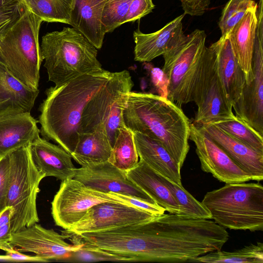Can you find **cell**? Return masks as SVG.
<instances>
[{"label":"cell","mask_w":263,"mask_h":263,"mask_svg":"<svg viewBox=\"0 0 263 263\" xmlns=\"http://www.w3.org/2000/svg\"><path fill=\"white\" fill-rule=\"evenodd\" d=\"M112 73L101 68L47 89L46 98L39 108L40 133L42 137L56 142L71 155L78 143L85 106Z\"/></svg>","instance_id":"cell-1"},{"label":"cell","mask_w":263,"mask_h":263,"mask_svg":"<svg viewBox=\"0 0 263 263\" xmlns=\"http://www.w3.org/2000/svg\"><path fill=\"white\" fill-rule=\"evenodd\" d=\"M125 126L160 142L181 168L190 149L191 123L180 107L167 98L129 91L123 111Z\"/></svg>","instance_id":"cell-2"},{"label":"cell","mask_w":263,"mask_h":263,"mask_svg":"<svg viewBox=\"0 0 263 263\" xmlns=\"http://www.w3.org/2000/svg\"><path fill=\"white\" fill-rule=\"evenodd\" d=\"M40 48L48 80L55 86L102 68L97 59V49L73 27L46 33Z\"/></svg>","instance_id":"cell-3"},{"label":"cell","mask_w":263,"mask_h":263,"mask_svg":"<svg viewBox=\"0 0 263 263\" xmlns=\"http://www.w3.org/2000/svg\"><path fill=\"white\" fill-rule=\"evenodd\" d=\"M201 203L223 228L263 230V187L259 183L226 184L206 193Z\"/></svg>","instance_id":"cell-4"},{"label":"cell","mask_w":263,"mask_h":263,"mask_svg":"<svg viewBox=\"0 0 263 263\" xmlns=\"http://www.w3.org/2000/svg\"><path fill=\"white\" fill-rule=\"evenodd\" d=\"M42 22L26 6L20 20L0 39L5 66L13 76L33 89H38L43 60L39 42Z\"/></svg>","instance_id":"cell-5"},{"label":"cell","mask_w":263,"mask_h":263,"mask_svg":"<svg viewBox=\"0 0 263 263\" xmlns=\"http://www.w3.org/2000/svg\"><path fill=\"white\" fill-rule=\"evenodd\" d=\"M9 155L11 172L6 205L13 210L10 221L12 234L39 221L36 198L39 184L45 176L34 165L28 145Z\"/></svg>","instance_id":"cell-6"},{"label":"cell","mask_w":263,"mask_h":263,"mask_svg":"<svg viewBox=\"0 0 263 263\" xmlns=\"http://www.w3.org/2000/svg\"><path fill=\"white\" fill-rule=\"evenodd\" d=\"M206 35L196 29L181 38L162 55L167 81L166 98L179 107L191 102L195 76L205 48Z\"/></svg>","instance_id":"cell-7"},{"label":"cell","mask_w":263,"mask_h":263,"mask_svg":"<svg viewBox=\"0 0 263 263\" xmlns=\"http://www.w3.org/2000/svg\"><path fill=\"white\" fill-rule=\"evenodd\" d=\"M215 42L205 46L198 68L192 89L191 102L197 106L193 124H214L235 115L220 81L216 62Z\"/></svg>","instance_id":"cell-8"},{"label":"cell","mask_w":263,"mask_h":263,"mask_svg":"<svg viewBox=\"0 0 263 263\" xmlns=\"http://www.w3.org/2000/svg\"><path fill=\"white\" fill-rule=\"evenodd\" d=\"M105 202L129 205L117 193L100 192L69 179L62 181L54 196L51 214L57 226L68 230L80 220L90 208Z\"/></svg>","instance_id":"cell-9"},{"label":"cell","mask_w":263,"mask_h":263,"mask_svg":"<svg viewBox=\"0 0 263 263\" xmlns=\"http://www.w3.org/2000/svg\"><path fill=\"white\" fill-rule=\"evenodd\" d=\"M257 23L252 61L253 78L246 82L232 106L235 116L263 135V11H257Z\"/></svg>","instance_id":"cell-10"},{"label":"cell","mask_w":263,"mask_h":263,"mask_svg":"<svg viewBox=\"0 0 263 263\" xmlns=\"http://www.w3.org/2000/svg\"><path fill=\"white\" fill-rule=\"evenodd\" d=\"M70 235L47 229L35 223L12 234L10 243L16 250L31 252L46 262L69 259L81 248V244L65 241Z\"/></svg>","instance_id":"cell-11"},{"label":"cell","mask_w":263,"mask_h":263,"mask_svg":"<svg viewBox=\"0 0 263 263\" xmlns=\"http://www.w3.org/2000/svg\"><path fill=\"white\" fill-rule=\"evenodd\" d=\"M155 216L133 205L105 202L90 208L80 220L64 231L71 234L103 231L143 222Z\"/></svg>","instance_id":"cell-12"},{"label":"cell","mask_w":263,"mask_h":263,"mask_svg":"<svg viewBox=\"0 0 263 263\" xmlns=\"http://www.w3.org/2000/svg\"><path fill=\"white\" fill-rule=\"evenodd\" d=\"M134 85L127 70L114 72L108 81L92 96L84 107L79 134L104 128V124L117 100L131 91Z\"/></svg>","instance_id":"cell-13"},{"label":"cell","mask_w":263,"mask_h":263,"mask_svg":"<svg viewBox=\"0 0 263 263\" xmlns=\"http://www.w3.org/2000/svg\"><path fill=\"white\" fill-rule=\"evenodd\" d=\"M189 139L196 146L201 170L226 184L245 182L251 176L238 166L199 127L192 123Z\"/></svg>","instance_id":"cell-14"},{"label":"cell","mask_w":263,"mask_h":263,"mask_svg":"<svg viewBox=\"0 0 263 263\" xmlns=\"http://www.w3.org/2000/svg\"><path fill=\"white\" fill-rule=\"evenodd\" d=\"M73 179L100 192H111L156 203L128 177L126 172L117 168L108 161L76 168Z\"/></svg>","instance_id":"cell-15"},{"label":"cell","mask_w":263,"mask_h":263,"mask_svg":"<svg viewBox=\"0 0 263 263\" xmlns=\"http://www.w3.org/2000/svg\"><path fill=\"white\" fill-rule=\"evenodd\" d=\"M205 133L252 180L263 179V154L258 153L223 132L215 125L197 126Z\"/></svg>","instance_id":"cell-16"},{"label":"cell","mask_w":263,"mask_h":263,"mask_svg":"<svg viewBox=\"0 0 263 263\" xmlns=\"http://www.w3.org/2000/svg\"><path fill=\"white\" fill-rule=\"evenodd\" d=\"M184 15L183 13L178 16L153 33H144L139 29L135 30L134 60L150 62L173 46L184 35L182 20Z\"/></svg>","instance_id":"cell-17"},{"label":"cell","mask_w":263,"mask_h":263,"mask_svg":"<svg viewBox=\"0 0 263 263\" xmlns=\"http://www.w3.org/2000/svg\"><path fill=\"white\" fill-rule=\"evenodd\" d=\"M28 148L34 165L45 177H54L61 181L73 178L77 168L71 155L62 147L39 137Z\"/></svg>","instance_id":"cell-18"},{"label":"cell","mask_w":263,"mask_h":263,"mask_svg":"<svg viewBox=\"0 0 263 263\" xmlns=\"http://www.w3.org/2000/svg\"><path fill=\"white\" fill-rule=\"evenodd\" d=\"M215 44L218 77L225 96L232 107L240 96L246 76L233 53L229 34L221 35Z\"/></svg>","instance_id":"cell-19"},{"label":"cell","mask_w":263,"mask_h":263,"mask_svg":"<svg viewBox=\"0 0 263 263\" xmlns=\"http://www.w3.org/2000/svg\"><path fill=\"white\" fill-rule=\"evenodd\" d=\"M39 92L27 87L0 63V116L30 113Z\"/></svg>","instance_id":"cell-20"},{"label":"cell","mask_w":263,"mask_h":263,"mask_svg":"<svg viewBox=\"0 0 263 263\" xmlns=\"http://www.w3.org/2000/svg\"><path fill=\"white\" fill-rule=\"evenodd\" d=\"M37 121L30 113L0 116V158L40 137Z\"/></svg>","instance_id":"cell-21"},{"label":"cell","mask_w":263,"mask_h":263,"mask_svg":"<svg viewBox=\"0 0 263 263\" xmlns=\"http://www.w3.org/2000/svg\"><path fill=\"white\" fill-rule=\"evenodd\" d=\"M257 7L255 2L228 33L233 53L246 74V82L253 77L252 61L257 23Z\"/></svg>","instance_id":"cell-22"},{"label":"cell","mask_w":263,"mask_h":263,"mask_svg":"<svg viewBox=\"0 0 263 263\" xmlns=\"http://www.w3.org/2000/svg\"><path fill=\"white\" fill-rule=\"evenodd\" d=\"M134 137L140 159L162 176L182 185L181 168L158 141L139 132Z\"/></svg>","instance_id":"cell-23"},{"label":"cell","mask_w":263,"mask_h":263,"mask_svg":"<svg viewBox=\"0 0 263 263\" xmlns=\"http://www.w3.org/2000/svg\"><path fill=\"white\" fill-rule=\"evenodd\" d=\"M126 172L128 177L165 211L180 214V208L165 184L162 176L140 159L137 165Z\"/></svg>","instance_id":"cell-24"},{"label":"cell","mask_w":263,"mask_h":263,"mask_svg":"<svg viewBox=\"0 0 263 263\" xmlns=\"http://www.w3.org/2000/svg\"><path fill=\"white\" fill-rule=\"evenodd\" d=\"M108 0H74L70 17L71 25L97 49L103 45L105 34L101 29L102 11Z\"/></svg>","instance_id":"cell-25"},{"label":"cell","mask_w":263,"mask_h":263,"mask_svg":"<svg viewBox=\"0 0 263 263\" xmlns=\"http://www.w3.org/2000/svg\"><path fill=\"white\" fill-rule=\"evenodd\" d=\"M112 146L105 129H98L91 133H80L72 158L81 166L108 160Z\"/></svg>","instance_id":"cell-26"},{"label":"cell","mask_w":263,"mask_h":263,"mask_svg":"<svg viewBox=\"0 0 263 263\" xmlns=\"http://www.w3.org/2000/svg\"><path fill=\"white\" fill-rule=\"evenodd\" d=\"M139 160L134 133L124 125L119 130L108 161L120 170L127 172L134 168Z\"/></svg>","instance_id":"cell-27"},{"label":"cell","mask_w":263,"mask_h":263,"mask_svg":"<svg viewBox=\"0 0 263 263\" xmlns=\"http://www.w3.org/2000/svg\"><path fill=\"white\" fill-rule=\"evenodd\" d=\"M26 6L43 22L70 25L74 0H23Z\"/></svg>","instance_id":"cell-28"},{"label":"cell","mask_w":263,"mask_h":263,"mask_svg":"<svg viewBox=\"0 0 263 263\" xmlns=\"http://www.w3.org/2000/svg\"><path fill=\"white\" fill-rule=\"evenodd\" d=\"M194 262L263 263V244L257 242L232 252L219 250L196 257Z\"/></svg>","instance_id":"cell-29"},{"label":"cell","mask_w":263,"mask_h":263,"mask_svg":"<svg viewBox=\"0 0 263 263\" xmlns=\"http://www.w3.org/2000/svg\"><path fill=\"white\" fill-rule=\"evenodd\" d=\"M212 124L255 151L263 154L262 136L235 115Z\"/></svg>","instance_id":"cell-30"},{"label":"cell","mask_w":263,"mask_h":263,"mask_svg":"<svg viewBox=\"0 0 263 263\" xmlns=\"http://www.w3.org/2000/svg\"><path fill=\"white\" fill-rule=\"evenodd\" d=\"M163 180L180 208L179 215L194 219H209L211 215L201 202L198 201L182 185L162 176Z\"/></svg>","instance_id":"cell-31"},{"label":"cell","mask_w":263,"mask_h":263,"mask_svg":"<svg viewBox=\"0 0 263 263\" xmlns=\"http://www.w3.org/2000/svg\"><path fill=\"white\" fill-rule=\"evenodd\" d=\"M133 0H108L103 8L101 19V29L105 34L112 32L123 24Z\"/></svg>","instance_id":"cell-32"},{"label":"cell","mask_w":263,"mask_h":263,"mask_svg":"<svg viewBox=\"0 0 263 263\" xmlns=\"http://www.w3.org/2000/svg\"><path fill=\"white\" fill-rule=\"evenodd\" d=\"M254 3L253 0H229L224 7L218 22L221 35L229 33Z\"/></svg>","instance_id":"cell-33"},{"label":"cell","mask_w":263,"mask_h":263,"mask_svg":"<svg viewBox=\"0 0 263 263\" xmlns=\"http://www.w3.org/2000/svg\"><path fill=\"white\" fill-rule=\"evenodd\" d=\"M80 244L81 249L73 253L69 258H72L76 259V261L84 262L103 260L135 262L134 259L128 257L111 253L98 248Z\"/></svg>","instance_id":"cell-34"},{"label":"cell","mask_w":263,"mask_h":263,"mask_svg":"<svg viewBox=\"0 0 263 263\" xmlns=\"http://www.w3.org/2000/svg\"><path fill=\"white\" fill-rule=\"evenodd\" d=\"M127 93L123 94L117 100L104 124L105 130L112 147L120 129L125 125L123 118V111L126 102Z\"/></svg>","instance_id":"cell-35"},{"label":"cell","mask_w":263,"mask_h":263,"mask_svg":"<svg viewBox=\"0 0 263 263\" xmlns=\"http://www.w3.org/2000/svg\"><path fill=\"white\" fill-rule=\"evenodd\" d=\"M26 5L22 2L0 7V39L16 24L23 14Z\"/></svg>","instance_id":"cell-36"},{"label":"cell","mask_w":263,"mask_h":263,"mask_svg":"<svg viewBox=\"0 0 263 263\" xmlns=\"http://www.w3.org/2000/svg\"><path fill=\"white\" fill-rule=\"evenodd\" d=\"M11 172L9 153L0 158V213L6 207Z\"/></svg>","instance_id":"cell-37"},{"label":"cell","mask_w":263,"mask_h":263,"mask_svg":"<svg viewBox=\"0 0 263 263\" xmlns=\"http://www.w3.org/2000/svg\"><path fill=\"white\" fill-rule=\"evenodd\" d=\"M155 7L152 0H133L123 23L140 19L152 12Z\"/></svg>","instance_id":"cell-38"},{"label":"cell","mask_w":263,"mask_h":263,"mask_svg":"<svg viewBox=\"0 0 263 263\" xmlns=\"http://www.w3.org/2000/svg\"><path fill=\"white\" fill-rule=\"evenodd\" d=\"M6 254L9 257L10 262H47L46 260L39 256L26 255L14 249L12 251L7 252Z\"/></svg>","instance_id":"cell-39"},{"label":"cell","mask_w":263,"mask_h":263,"mask_svg":"<svg viewBox=\"0 0 263 263\" xmlns=\"http://www.w3.org/2000/svg\"><path fill=\"white\" fill-rule=\"evenodd\" d=\"M10 223L7 224L0 228V249L7 252L14 250L10 241L11 238Z\"/></svg>","instance_id":"cell-40"},{"label":"cell","mask_w":263,"mask_h":263,"mask_svg":"<svg viewBox=\"0 0 263 263\" xmlns=\"http://www.w3.org/2000/svg\"><path fill=\"white\" fill-rule=\"evenodd\" d=\"M13 210L11 206H6L0 213V228L10 223Z\"/></svg>","instance_id":"cell-41"},{"label":"cell","mask_w":263,"mask_h":263,"mask_svg":"<svg viewBox=\"0 0 263 263\" xmlns=\"http://www.w3.org/2000/svg\"><path fill=\"white\" fill-rule=\"evenodd\" d=\"M23 0H0V7L17 4Z\"/></svg>","instance_id":"cell-42"},{"label":"cell","mask_w":263,"mask_h":263,"mask_svg":"<svg viewBox=\"0 0 263 263\" xmlns=\"http://www.w3.org/2000/svg\"><path fill=\"white\" fill-rule=\"evenodd\" d=\"M0 261L10 262V259L9 257L6 254L4 255H0Z\"/></svg>","instance_id":"cell-43"},{"label":"cell","mask_w":263,"mask_h":263,"mask_svg":"<svg viewBox=\"0 0 263 263\" xmlns=\"http://www.w3.org/2000/svg\"><path fill=\"white\" fill-rule=\"evenodd\" d=\"M0 63L5 65V61L4 60V58L3 57V55H2V54L1 52V48H0Z\"/></svg>","instance_id":"cell-44"}]
</instances>
